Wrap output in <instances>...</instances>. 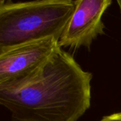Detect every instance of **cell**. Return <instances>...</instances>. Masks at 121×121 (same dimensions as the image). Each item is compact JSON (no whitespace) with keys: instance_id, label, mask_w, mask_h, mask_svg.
I'll list each match as a JSON object with an SVG mask.
<instances>
[{"instance_id":"obj_1","label":"cell","mask_w":121,"mask_h":121,"mask_svg":"<svg viewBox=\"0 0 121 121\" xmlns=\"http://www.w3.org/2000/svg\"><path fill=\"white\" fill-rule=\"evenodd\" d=\"M92 78L60 48L34 82L0 90V104L14 121H77L90 108Z\"/></svg>"},{"instance_id":"obj_2","label":"cell","mask_w":121,"mask_h":121,"mask_svg":"<svg viewBox=\"0 0 121 121\" xmlns=\"http://www.w3.org/2000/svg\"><path fill=\"white\" fill-rule=\"evenodd\" d=\"M75 1H0V49L50 36L60 39Z\"/></svg>"},{"instance_id":"obj_3","label":"cell","mask_w":121,"mask_h":121,"mask_svg":"<svg viewBox=\"0 0 121 121\" xmlns=\"http://www.w3.org/2000/svg\"><path fill=\"white\" fill-rule=\"evenodd\" d=\"M54 36L0 49V90L21 89L40 77L60 48Z\"/></svg>"},{"instance_id":"obj_6","label":"cell","mask_w":121,"mask_h":121,"mask_svg":"<svg viewBox=\"0 0 121 121\" xmlns=\"http://www.w3.org/2000/svg\"><path fill=\"white\" fill-rule=\"evenodd\" d=\"M117 3L118 4V6L120 8V10H121V1H117Z\"/></svg>"},{"instance_id":"obj_4","label":"cell","mask_w":121,"mask_h":121,"mask_svg":"<svg viewBox=\"0 0 121 121\" xmlns=\"http://www.w3.org/2000/svg\"><path fill=\"white\" fill-rule=\"evenodd\" d=\"M111 4V0L75 1L74 13L58 40L60 47L90 50L93 41L105 34L102 17Z\"/></svg>"},{"instance_id":"obj_5","label":"cell","mask_w":121,"mask_h":121,"mask_svg":"<svg viewBox=\"0 0 121 121\" xmlns=\"http://www.w3.org/2000/svg\"><path fill=\"white\" fill-rule=\"evenodd\" d=\"M99 121H121V112L114 113L103 117Z\"/></svg>"}]
</instances>
